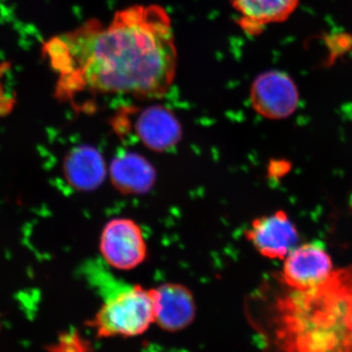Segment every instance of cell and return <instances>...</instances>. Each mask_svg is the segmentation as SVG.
Returning a JSON list of instances; mask_svg holds the SVG:
<instances>
[{"label":"cell","mask_w":352,"mask_h":352,"mask_svg":"<svg viewBox=\"0 0 352 352\" xmlns=\"http://www.w3.org/2000/svg\"><path fill=\"white\" fill-rule=\"evenodd\" d=\"M43 55L58 76L57 100L78 110L87 95L161 98L177 69L173 23L157 4L120 9L107 25L88 20L48 39Z\"/></svg>","instance_id":"1"},{"label":"cell","mask_w":352,"mask_h":352,"mask_svg":"<svg viewBox=\"0 0 352 352\" xmlns=\"http://www.w3.org/2000/svg\"><path fill=\"white\" fill-rule=\"evenodd\" d=\"M273 320L280 352H352V265L277 298Z\"/></svg>","instance_id":"2"},{"label":"cell","mask_w":352,"mask_h":352,"mask_svg":"<svg viewBox=\"0 0 352 352\" xmlns=\"http://www.w3.org/2000/svg\"><path fill=\"white\" fill-rule=\"evenodd\" d=\"M99 282L104 302L87 322L98 337H136L155 323L152 289L127 284L108 273H104Z\"/></svg>","instance_id":"3"},{"label":"cell","mask_w":352,"mask_h":352,"mask_svg":"<svg viewBox=\"0 0 352 352\" xmlns=\"http://www.w3.org/2000/svg\"><path fill=\"white\" fill-rule=\"evenodd\" d=\"M99 245L102 258L116 270H134L147 258L142 230L132 219L110 220L102 231Z\"/></svg>","instance_id":"4"},{"label":"cell","mask_w":352,"mask_h":352,"mask_svg":"<svg viewBox=\"0 0 352 352\" xmlns=\"http://www.w3.org/2000/svg\"><path fill=\"white\" fill-rule=\"evenodd\" d=\"M251 105L254 112L268 120H284L293 115L300 94L293 78L281 71L263 72L252 83Z\"/></svg>","instance_id":"5"},{"label":"cell","mask_w":352,"mask_h":352,"mask_svg":"<svg viewBox=\"0 0 352 352\" xmlns=\"http://www.w3.org/2000/svg\"><path fill=\"white\" fill-rule=\"evenodd\" d=\"M333 271L332 258L320 245L294 248L284 258L282 281L292 291L305 292L325 283Z\"/></svg>","instance_id":"6"},{"label":"cell","mask_w":352,"mask_h":352,"mask_svg":"<svg viewBox=\"0 0 352 352\" xmlns=\"http://www.w3.org/2000/svg\"><path fill=\"white\" fill-rule=\"evenodd\" d=\"M245 238L266 258L284 259L296 248L298 229L284 210L263 215L252 222Z\"/></svg>","instance_id":"7"},{"label":"cell","mask_w":352,"mask_h":352,"mask_svg":"<svg viewBox=\"0 0 352 352\" xmlns=\"http://www.w3.org/2000/svg\"><path fill=\"white\" fill-rule=\"evenodd\" d=\"M155 323L168 332H178L191 325L196 316V302L187 287L166 283L152 289Z\"/></svg>","instance_id":"8"},{"label":"cell","mask_w":352,"mask_h":352,"mask_svg":"<svg viewBox=\"0 0 352 352\" xmlns=\"http://www.w3.org/2000/svg\"><path fill=\"white\" fill-rule=\"evenodd\" d=\"M139 141L155 152H166L182 139V124L170 109L152 105L141 110L134 122Z\"/></svg>","instance_id":"9"},{"label":"cell","mask_w":352,"mask_h":352,"mask_svg":"<svg viewBox=\"0 0 352 352\" xmlns=\"http://www.w3.org/2000/svg\"><path fill=\"white\" fill-rule=\"evenodd\" d=\"M238 14V25L250 36H258L266 25L289 19L300 0H229Z\"/></svg>","instance_id":"10"},{"label":"cell","mask_w":352,"mask_h":352,"mask_svg":"<svg viewBox=\"0 0 352 352\" xmlns=\"http://www.w3.org/2000/svg\"><path fill=\"white\" fill-rule=\"evenodd\" d=\"M110 178L115 188L126 195L147 193L156 182V170L150 162L136 153L124 152L113 160Z\"/></svg>","instance_id":"11"},{"label":"cell","mask_w":352,"mask_h":352,"mask_svg":"<svg viewBox=\"0 0 352 352\" xmlns=\"http://www.w3.org/2000/svg\"><path fill=\"white\" fill-rule=\"evenodd\" d=\"M63 173L73 188L91 191L105 180L107 170L98 150L90 146H80L72 149L65 157Z\"/></svg>","instance_id":"12"},{"label":"cell","mask_w":352,"mask_h":352,"mask_svg":"<svg viewBox=\"0 0 352 352\" xmlns=\"http://www.w3.org/2000/svg\"><path fill=\"white\" fill-rule=\"evenodd\" d=\"M50 352H94L89 342L76 331L62 333L55 344L48 347Z\"/></svg>","instance_id":"13"},{"label":"cell","mask_w":352,"mask_h":352,"mask_svg":"<svg viewBox=\"0 0 352 352\" xmlns=\"http://www.w3.org/2000/svg\"><path fill=\"white\" fill-rule=\"evenodd\" d=\"M10 69V64H0V118L6 117L12 112L16 105V96L11 90L6 87V75Z\"/></svg>","instance_id":"14"}]
</instances>
